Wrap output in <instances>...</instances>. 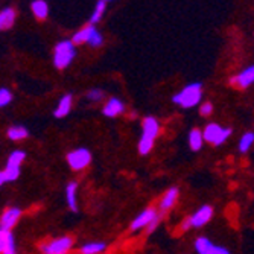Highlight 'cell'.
<instances>
[{"label": "cell", "mask_w": 254, "mask_h": 254, "mask_svg": "<svg viewBox=\"0 0 254 254\" xmlns=\"http://www.w3.org/2000/svg\"><path fill=\"white\" fill-rule=\"evenodd\" d=\"M158 134H160L158 121L152 116L145 118L142 122V137L138 140V152L142 155H148L154 148V142L158 137Z\"/></svg>", "instance_id": "6da1fadb"}, {"label": "cell", "mask_w": 254, "mask_h": 254, "mask_svg": "<svg viewBox=\"0 0 254 254\" xmlns=\"http://www.w3.org/2000/svg\"><path fill=\"white\" fill-rule=\"evenodd\" d=\"M202 98V85L199 82H192L184 87L181 91L172 98V102L181 108H193L201 102Z\"/></svg>", "instance_id": "7a4b0ae2"}, {"label": "cell", "mask_w": 254, "mask_h": 254, "mask_svg": "<svg viewBox=\"0 0 254 254\" xmlns=\"http://www.w3.org/2000/svg\"><path fill=\"white\" fill-rule=\"evenodd\" d=\"M76 57V46L72 40H63L60 41L54 49V64L58 70H64Z\"/></svg>", "instance_id": "3957f363"}, {"label": "cell", "mask_w": 254, "mask_h": 254, "mask_svg": "<svg viewBox=\"0 0 254 254\" xmlns=\"http://www.w3.org/2000/svg\"><path fill=\"white\" fill-rule=\"evenodd\" d=\"M75 245V239L72 236H61L51 239L49 242H43L40 245L41 254H68Z\"/></svg>", "instance_id": "277c9868"}, {"label": "cell", "mask_w": 254, "mask_h": 254, "mask_svg": "<svg viewBox=\"0 0 254 254\" xmlns=\"http://www.w3.org/2000/svg\"><path fill=\"white\" fill-rule=\"evenodd\" d=\"M232 132H233L232 128H222L218 124H209L204 128L202 135L205 142L212 143L213 146H221L228 140V137L232 135Z\"/></svg>", "instance_id": "5b68a950"}, {"label": "cell", "mask_w": 254, "mask_h": 254, "mask_svg": "<svg viewBox=\"0 0 254 254\" xmlns=\"http://www.w3.org/2000/svg\"><path fill=\"white\" fill-rule=\"evenodd\" d=\"M26 158V152L25 151H12L8 157V161H6V166L3 169V174H5V178H6V183H12V181H17L18 177H20V166L21 163L25 161Z\"/></svg>", "instance_id": "8992f818"}, {"label": "cell", "mask_w": 254, "mask_h": 254, "mask_svg": "<svg viewBox=\"0 0 254 254\" xmlns=\"http://www.w3.org/2000/svg\"><path fill=\"white\" fill-rule=\"evenodd\" d=\"M67 163L72 171H84L91 163V152L87 148H78L67 154Z\"/></svg>", "instance_id": "52a82bcc"}, {"label": "cell", "mask_w": 254, "mask_h": 254, "mask_svg": "<svg viewBox=\"0 0 254 254\" xmlns=\"http://www.w3.org/2000/svg\"><path fill=\"white\" fill-rule=\"evenodd\" d=\"M158 216V210L155 209V207H148V209H145L143 212L138 213L134 221L129 224V232L131 233H135L138 232V230H142V228H148L149 224Z\"/></svg>", "instance_id": "ba28073f"}, {"label": "cell", "mask_w": 254, "mask_h": 254, "mask_svg": "<svg viewBox=\"0 0 254 254\" xmlns=\"http://www.w3.org/2000/svg\"><path fill=\"white\" fill-rule=\"evenodd\" d=\"M180 196V189L178 188H171L165 192V195L160 198L158 205H157V210L161 216H165L168 212H171L174 209V205L177 204Z\"/></svg>", "instance_id": "9c48e42d"}, {"label": "cell", "mask_w": 254, "mask_h": 254, "mask_svg": "<svg viewBox=\"0 0 254 254\" xmlns=\"http://www.w3.org/2000/svg\"><path fill=\"white\" fill-rule=\"evenodd\" d=\"M212 218H213V207L205 204V205H201L193 215L189 216V221H190L192 228H201L205 224H209Z\"/></svg>", "instance_id": "30bf717a"}, {"label": "cell", "mask_w": 254, "mask_h": 254, "mask_svg": "<svg viewBox=\"0 0 254 254\" xmlns=\"http://www.w3.org/2000/svg\"><path fill=\"white\" fill-rule=\"evenodd\" d=\"M20 218H21V209H18V207H9V209H6L0 215V228L11 232L17 225Z\"/></svg>", "instance_id": "8fae6325"}, {"label": "cell", "mask_w": 254, "mask_h": 254, "mask_svg": "<svg viewBox=\"0 0 254 254\" xmlns=\"http://www.w3.org/2000/svg\"><path fill=\"white\" fill-rule=\"evenodd\" d=\"M251 84H254V65L247 67L245 70H242L241 73L235 75L232 79H230V85H233L239 90L248 88Z\"/></svg>", "instance_id": "7c38bea8"}, {"label": "cell", "mask_w": 254, "mask_h": 254, "mask_svg": "<svg viewBox=\"0 0 254 254\" xmlns=\"http://www.w3.org/2000/svg\"><path fill=\"white\" fill-rule=\"evenodd\" d=\"M124 111H125V104L118 98L108 99L102 108L104 116H107V118H118L119 114H122Z\"/></svg>", "instance_id": "4fadbf2b"}, {"label": "cell", "mask_w": 254, "mask_h": 254, "mask_svg": "<svg viewBox=\"0 0 254 254\" xmlns=\"http://www.w3.org/2000/svg\"><path fill=\"white\" fill-rule=\"evenodd\" d=\"M72 105H73V96H72L70 93L64 95V96L60 99V102H58V105H57V108H55V111H54V116H55L57 119L65 118L67 114L70 113Z\"/></svg>", "instance_id": "5bb4252c"}, {"label": "cell", "mask_w": 254, "mask_h": 254, "mask_svg": "<svg viewBox=\"0 0 254 254\" xmlns=\"http://www.w3.org/2000/svg\"><path fill=\"white\" fill-rule=\"evenodd\" d=\"M17 12L14 8H3L0 11V31H8L14 26Z\"/></svg>", "instance_id": "9a60e30c"}, {"label": "cell", "mask_w": 254, "mask_h": 254, "mask_svg": "<svg viewBox=\"0 0 254 254\" xmlns=\"http://www.w3.org/2000/svg\"><path fill=\"white\" fill-rule=\"evenodd\" d=\"M76 193H78V183L76 181H70L65 188V199H67V205L72 212H78V199H76Z\"/></svg>", "instance_id": "2e32d148"}, {"label": "cell", "mask_w": 254, "mask_h": 254, "mask_svg": "<svg viewBox=\"0 0 254 254\" xmlns=\"http://www.w3.org/2000/svg\"><path fill=\"white\" fill-rule=\"evenodd\" d=\"M31 11L37 20H46L49 15V5L46 0H34L31 3Z\"/></svg>", "instance_id": "e0dca14e"}, {"label": "cell", "mask_w": 254, "mask_h": 254, "mask_svg": "<svg viewBox=\"0 0 254 254\" xmlns=\"http://www.w3.org/2000/svg\"><path fill=\"white\" fill-rule=\"evenodd\" d=\"M96 31V28L93 26V25H88V26H84V28H81L78 32H75L73 34V37H72V43L75 44V46H78V44H87L88 43V40H90V37H91V34H93Z\"/></svg>", "instance_id": "ac0fdd59"}, {"label": "cell", "mask_w": 254, "mask_h": 254, "mask_svg": "<svg viewBox=\"0 0 254 254\" xmlns=\"http://www.w3.org/2000/svg\"><path fill=\"white\" fill-rule=\"evenodd\" d=\"M107 250L105 242H88L79 247V254H102Z\"/></svg>", "instance_id": "d6986e66"}, {"label": "cell", "mask_w": 254, "mask_h": 254, "mask_svg": "<svg viewBox=\"0 0 254 254\" xmlns=\"http://www.w3.org/2000/svg\"><path fill=\"white\" fill-rule=\"evenodd\" d=\"M215 247L212 244V241L209 238H205V236H199L195 242V250L198 254H213L215 251Z\"/></svg>", "instance_id": "ffe728a7"}, {"label": "cell", "mask_w": 254, "mask_h": 254, "mask_svg": "<svg viewBox=\"0 0 254 254\" xmlns=\"http://www.w3.org/2000/svg\"><path fill=\"white\" fill-rule=\"evenodd\" d=\"M204 145V135H202V131L198 129V128H193L190 129L189 132V146L192 151H199Z\"/></svg>", "instance_id": "44dd1931"}, {"label": "cell", "mask_w": 254, "mask_h": 254, "mask_svg": "<svg viewBox=\"0 0 254 254\" xmlns=\"http://www.w3.org/2000/svg\"><path fill=\"white\" fill-rule=\"evenodd\" d=\"M6 134H8V138H9V140H12V142H20V140H23V138H26V137L29 135V131H28L25 127H21V125H14V127L8 128Z\"/></svg>", "instance_id": "7402d4cb"}, {"label": "cell", "mask_w": 254, "mask_h": 254, "mask_svg": "<svg viewBox=\"0 0 254 254\" xmlns=\"http://www.w3.org/2000/svg\"><path fill=\"white\" fill-rule=\"evenodd\" d=\"M105 11H107V2H104V0H98L96 5H95V11L90 17V25L95 26V23H99L102 20Z\"/></svg>", "instance_id": "603a6c76"}, {"label": "cell", "mask_w": 254, "mask_h": 254, "mask_svg": "<svg viewBox=\"0 0 254 254\" xmlns=\"http://www.w3.org/2000/svg\"><path fill=\"white\" fill-rule=\"evenodd\" d=\"M254 145V132L253 131H247L242 137H241V140H239V151L242 154L248 152L250 148Z\"/></svg>", "instance_id": "cb8c5ba5"}, {"label": "cell", "mask_w": 254, "mask_h": 254, "mask_svg": "<svg viewBox=\"0 0 254 254\" xmlns=\"http://www.w3.org/2000/svg\"><path fill=\"white\" fill-rule=\"evenodd\" d=\"M14 239L12 232H8V230H2L0 228V254H3V251L6 250L8 244Z\"/></svg>", "instance_id": "d4e9b609"}, {"label": "cell", "mask_w": 254, "mask_h": 254, "mask_svg": "<svg viewBox=\"0 0 254 254\" xmlns=\"http://www.w3.org/2000/svg\"><path fill=\"white\" fill-rule=\"evenodd\" d=\"M12 93L8 88H0V108H5L12 102Z\"/></svg>", "instance_id": "484cf974"}, {"label": "cell", "mask_w": 254, "mask_h": 254, "mask_svg": "<svg viewBox=\"0 0 254 254\" xmlns=\"http://www.w3.org/2000/svg\"><path fill=\"white\" fill-rule=\"evenodd\" d=\"M90 48H101V46L104 44V37H102V34L96 29L93 34H91V37H90V40H88V43H87Z\"/></svg>", "instance_id": "4316f807"}, {"label": "cell", "mask_w": 254, "mask_h": 254, "mask_svg": "<svg viewBox=\"0 0 254 254\" xmlns=\"http://www.w3.org/2000/svg\"><path fill=\"white\" fill-rule=\"evenodd\" d=\"M104 96H105V93L101 88H93V90H90L87 93V99L91 101V102H99V101L104 99Z\"/></svg>", "instance_id": "83f0119b"}, {"label": "cell", "mask_w": 254, "mask_h": 254, "mask_svg": "<svg viewBox=\"0 0 254 254\" xmlns=\"http://www.w3.org/2000/svg\"><path fill=\"white\" fill-rule=\"evenodd\" d=\"M212 113H213V105H212L210 102H204V104H201V107H199V114H201V116L209 118Z\"/></svg>", "instance_id": "f1b7e54d"}, {"label": "cell", "mask_w": 254, "mask_h": 254, "mask_svg": "<svg viewBox=\"0 0 254 254\" xmlns=\"http://www.w3.org/2000/svg\"><path fill=\"white\" fill-rule=\"evenodd\" d=\"M189 230H192V225H190V221L188 216V218H184V221L178 225V233H188Z\"/></svg>", "instance_id": "f546056e"}, {"label": "cell", "mask_w": 254, "mask_h": 254, "mask_svg": "<svg viewBox=\"0 0 254 254\" xmlns=\"http://www.w3.org/2000/svg\"><path fill=\"white\" fill-rule=\"evenodd\" d=\"M161 218H163V216H161V215L158 213V216H157V218H155V219H154V221H152V222L149 224V227L146 228V230H148V233H152V232H154V230H155V228L158 227V224H160Z\"/></svg>", "instance_id": "4dcf8cb0"}, {"label": "cell", "mask_w": 254, "mask_h": 254, "mask_svg": "<svg viewBox=\"0 0 254 254\" xmlns=\"http://www.w3.org/2000/svg\"><path fill=\"white\" fill-rule=\"evenodd\" d=\"M3 254H17V248H15V241L14 239L8 244V247L3 251Z\"/></svg>", "instance_id": "1f68e13d"}, {"label": "cell", "mask_w": 254, "mask_h": 254, "mask_svg": "<svg viewBox=\"0 0 254 254\" xmlns=\"http://www.w3.org/2000/svg\"><path fill=\"white\" fill-rule=\"evenodd\" d=\"M213 254H232V253H230L227 248H224V247H215V251H213Z\"/></svg>", "instance_id": "d6a6232c"}, {"label": "cell", "mask_w": 254, "mask_h": 254, "mask_svg": "<svg viewBox=\"0 0 254 254\" xmlns=\"http://www.w3.org/2000/svg\"><path fill=\"white\" fill-rule=\"evenodd\" d=\"M6 183V178H5V174L3 171H0V186H3V184Z\"/></svg>", "instance_id": "836d02e7"}, {"label": "cell", "mask_w": 254, "mask_h": 254, "mask_svg": "<svg viewBox=\"0 0 254 254\" xmlns=\"http://www.w3.org/2000/svg\"><path fill=\"white\" fill-rule=\"evenodd\" d=\"M104 2H113V0H104Z\"/></svg>", "instance_id": "e575fe53"}]
</instances>
